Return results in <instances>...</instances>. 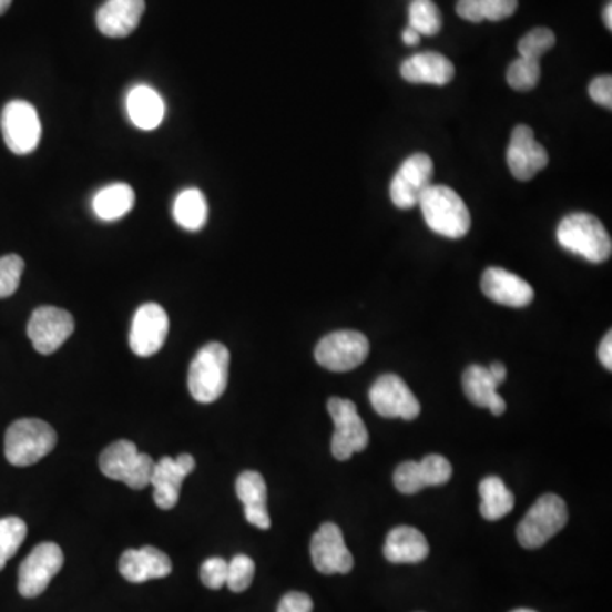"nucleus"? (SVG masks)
<instances>
[{"mask_svg": "<svg viewBox=\"0 0 612 612\" xmlns=\"http://www.w3.org/2000/svg\"><path fill=\"white\" fill-rule=\"evenodd\" d=\"M422 468L424 478H426L427 487H439V484L448 483L452 477V467L448 459L441 455H429L419 461Z\"/></svg>", "mask_w": 612, "mask_h": 612, "instance_id": "obj_37", "label": "nucleus"}, {"mask_svg": "<svg viewBox=\"0 0 612 612\" xmlns=\"http://www.w3.org/2000/svg\"><path fill=\"white\" fill-rule=\"evenodd\" d=\"M28 534V526L19 518L0 519V570L18 553Z\"/></svg>", "mask_w": 612, "mask_h": 612, "instance_id": "obj_31", "label": "nucleus"}, {"mask_svg": "<svg viewBox=\"0 0 612 612\" xmlns=\"http://www.w3.org/2000/svg\"><path fill=\"white\" fill-rule=\"evenodd\" d=\"M145 0H106L95 16L99 31L108 38H126L139 28Z\"/></svg>", "mask_w": 612, "mask_h": 612, "instance_id": "obj_20", "label": "nucleus"}, {"mask_svg": "<svg viewBox=\"0 0 612 612\" xmlns=\"http://www.w3.org/2000/svg\"><path fill=\"white\" fill-rule=\"evenodd\" d=\"M589 95L592 101L598 102L599 106L612 108V76L601 75L589 85Z\"/></svg>", "mask_w": 612, "mask_h": 612, "instance_id": "obj_39", "label": "nucleus"}, {"mask_svg": "<svg viewBox=\"0 0 612 612\" xmlns=\"http://www.w3.org/2000/svg\"><path fill=\"white\" fill-rule=\"evenodd\" d=\"M63 567V551L59 544L41 543L19 567V594L26 599L38 598L47 591L51 580Z\"/></svg>", "mask_w": 612, "mask_h": 612, "instance_id": "obj_11", "label": "nucleus"}, {"mask_svg": "<svg viewBox=\"0 0 612 612\" xmlns=\"http://www.w3.org/2000/svg\"><path fill=\"white\" fill-rule=\"evenodd\" d=\"M328 414L334 420V438H332V455L339 461H347L356 452L368 448L369 432L365 422L357 414L354 401L334 397L328 400Z\"/></svg>", "mask_w": 612, "mask_h": 612, "instance_id": "obj_7", "label": "nucleus"}, {"mask_svg": "<svg viewBox=\"0 0 612 612\" xmlns=\"http://www.w3.org/2000/svg\"><path fill=\"white\" fill-rule=\"evenodd\" d=\"M410 28L420 37H436L442 28V16L432 0H414L408 9Z\"/></svg>", "mask_w": 612, "mask_h": 612, "instance_id": "obj_30", "label": "nucleus"}, {"mask_svg": "<svg viewBox=\"0 0 612 612\" xmlns=\"http://www.w3.org/2000/svg\"><path fill=\"white\" fill-rule=\"evenodd\" d=\"M394 483L398 492L405 493V496H414L427 487L422 468L416 461H405V463L398 465L394 475Z\"/></svg>", "mask_w": 612, "mask_h": 612, "instance_id": "obj_36", "label": "nucleus"}, {"mask_svg": "<svg viewBox=\"0 0 612 612\" xmlns=\"http://www.w3.org/2000/svg\"><path fill=\"white\" fill-rule=\"evenodd\" d=\"M481 292L492 302L510 308H524L534 299V289L528 280L502 267H489L484 271L481 276Z\"/></svg>", "mask_w": 612, "mask_h": 612, "instance_id": "obj_18", "label": "nucleus"}, {"mask_svg": "<svg viewBox=\"0 0 612 612\" xmlns=\"http://www.w3.org/2000/svg\"><path fill=\"white\" fill-rule=\"evenodd\" d=\"M541 67L538 60L522 59L510 63L507 69V84L518 92H529L540 84Z\"/></svg>", "mask_w": 612, "mask_h": 612, "instance_id": "obj_32", "label": "nucleus"}, {"mask_svg": "<svg viewBox=\"0 0 612 612\" xmlns=\"http://www.w3.org/2000/svg\"><path fill=\"white\" fill-rule=\"evenodd\" d=\"M599 361L602 363L608 371L612 369V334L608 332V336L602 339L601 346H599Z\"/></svg>", "mask_w": 612, "mask_h": 612, "instance_id": "obj_41", "label": "nucleus"}, {"mask_svg": "<svg viewBox=\"0 0 612 612\" xmlns=\"http://www.w3.org/2000/svg\"><path fill=\"white\" fill-rule=\"evenodd\" d=\"M604 24L605 28H608L609 31L612 30V4L609 2L608 6H605L604 9Z\"/></svg>", "mask_w": 612, "mask_h": 612, "instance_id": "obj_44", "label": "nucleus"}, {"mask_svg": "<svg viewBox=\"0 0 612 612\" xmlns=\"http://www.w3.org/2000/svg\"><path fill=\"white\" fill-rule=\"evenodd\" d=\"M6 145L16 155H28L40 145L41 121L33 104L11 101L0 116Z\"/></svg>", "mask_w": 612, "mask_h": 612, "instance_id": "obj_9", "label": "nucleus"}, {"mask_svg": "<svg viewBox=\"0 0 612 612\" xmlns=\"http://www.w3.org/2000/svg\"><path fill=\"white\" fill-rule=\"evenodd\" d=\"M499 382L490 375L489 368L483 366H468L463 373V390L468 400L480 408H490L493 416H502L506 412V400L500 397Z\"/></svg>", "mask_w": 612, "mask_h": 612, "instance_id": "obj_24", "label": "nucleus"}, {"mask_svg": "<svg viewBox=\"0 0 612 612\" xmlns=\"http://www.w3.org/2000/svg\"><path fill=\"white\" fill-rule=\"evenodd\" d=\"M75 330L72 315L57 306H40L31 315L28 336L34 349L43 356L59 350Z\"/></svg>", "mask_w": 612, "mask_h": 612, "instance_id": "obj_12", "label": "nucleus"}, {"mask_svg": "<svg viewBox=\"0 0 612 612\" xmlns=\"http://www.w3.org/2000/svg\"><path fill=\"white\" fill-rule=\"evenodd\" d=\"M169 334L167 312L157 303H145L136 310L130 330V347L140 357H150L164 347Z\"/></svg>", "mask_w": 612, "mask_h": 612, "instance_id": "obj_16", "label": "nucleus"}, {"mask_svg": "<svg viewBox=\"0 0 612 612\" xmlns=\"http://www.w3.org/2000/svg\"><path fill=\"white\" fill-rule=\"evenodd\" d=\"M369 401L385 419L414 420L419 417L420 404L407 382L397 375H382L373 382Z\"/></svg>", "mask_w": 612, "mask_h": 612, "instance_id": "obj_10", "label": "nucleus"}, {"mask_svg": "<svg viewBox=\"0 0 612 612\" xmlns=\"http://www.w3.org/2000/svg\"><path fill=\"white\" fill-rule=\"evenodd\" d=\"M480 514L487 521H500L514 509V496L502 478L487 477L480 483Z\"/></svg>", "mask_w": 612, "mask_h": 612, "instance_id": "obj_27", "label": "nucleus"}, {"mask_svg": "<svg viewBox=\"0 0 612 612\" xmlns=\"http://www.w3.org/2000/svg\"><path fill=\"white\" fill-rule=\"evenodd\" d=\"M314 611V601L310 595L303 592H289L280 599L277 605V612H312Z\"/></svg>", "mask_w": 612, "mask_h": 612, "instance_id": "obj_40", "label": "nucleus"}, {"mask_svg": "<svg viewBox=\"0 0 612 612\" xmlns=\"http://www.w3.org/2000/svg\"><path fill=\"white\" fill-rule=\"evenodd\" d=\"M155 461L145 452H139L135 442H113L102 451L99 468L110 480L123 481L130 489L143 490L150 484Z\"/></svg>", "mask_w": 612, "mask_h": 612, "instance_id": "obj_6", "label": "nucleus"}, {"mask_svg": "<svg viewBox=\"0 0 612 612\" xmlns=\"http://www.w3.org/2000/svg\"><path fill=\"white\" fill-rule=\"evenodd\" d=\"M194 468H196V459L190 452L178 455L177 458L164 456L159 459L153 467L152 478H150V484L153 487V500L157 503L159 509L171 510L177 506L183 481Z\"/></svg>", "mask_w": 612, "mask_h": 612, "instance_id": "obj_15", "label": "nucleus"}, {"mask_svg": "<svg viewBox=\"0 0 612 612\" xmlns=\"http://www.w3.org/2000/svg\"><path fill=\"white\" fill-rule=\"evenodd\" d=\"M558 244L589 263L601 264L611 257L612 241L598 216L572 213L557 228Z\"/></svg>", "mask_w": 612, "mask_h": 612, "instance_id": "obj_1", "label": "nucleus"}, {"mask_svg": "<svg viewBox=\"0 0 612 612\" xmlns=\"http://www.w3.org/2000/svg\"><path fill=\"white\" fill-rule=\"evenodd\" d=\"M419 206L427 226L434 234L448 238H463L470 232V210L451 187L430 184L420 197Z\"/></svg>", "mask_w": 612, "mask_h": 612, "instance_id": "obj_2", "label": "nucleus"}, {"mask_svg": "<svg viewBox=\"0 0 612 612\" xmlns=\"http://www.w3.org/2000/svg\"><path fill=\"white\" fill-rule=\"evenodd\" d=\"M255 575V563L247 554H237L228 561V575L226 585L232 592H244L251 586Z\"/></svg>", "mask_w": 612, "mask_h": 612, "instance_id": "obj_35", "label": "nucleus"}, {"mask_svg": "<svg viewBox=\"0 0 612 612\" xmlns=\"http://www.w3.org/2000/svg\"><path fill=\"white\" fill-rule=\"evenodd\" d=\"M550 162L547 149L536 142L534 132L526 124L514 128L507 149V165L518 181H531Z\"/></svg>", "mask_w": 612, "mask_h": 612, "instance_id": "obj_17", "label": "nucleus"}, {"mask_svg": "<svg viewBox=\"0 0 612 612\" xmlns=\"http://www.w3.org/2000/svg\"><path fill=\"white\" fill-rule=\"evenodd\" d=\"M174 220L178 226L190 232H197L208 222V203L196 187L178 193L174 201Z\"/></svg>", "mask_w": 612, "mask_h": 612, "instance_id": "obj_28", "label": "nucleus"}, {"mask_svg": "<svg viewBox=\"0 0 612 612\" xmlns=\"http://www.w3.org/2000/svg\"><path fill=\"white\" fill-rule=\"evenodd\" d=\"M12 0H0V16L8 12L9 6H11Z\"/></svg>", "mask_w": 612, "mask_h": 612, "instance_id": "obj_45", "label": "nucleus"}, {"mask_svg": "<svg viewBox=\"0 0 612 612\" xmlns=\"http://www.w3.org/2000/svg\"><path fill=\"white\" fill-rule=\"evenodd\" d=\"M368 354V337L356 330L332 332L315 347V359L318 365L334 373L356 369L366 361Z\"/></svg>", "mask_w": 612, "mask_h": 612, "instance_id": "obj_8", "label": "nucleus"}, {"mask_svg": "<svg viewBox=\"0 0 612 612\" xmlns=\"http://www.w3.org/2000/svg\"><path fill=\"white\" fill-rule=\"evenodd\" d=\"M518 0H459L456 12L470 22H499L518 11Z\"/></svg>", "mask_w": 612, "mask_h": 612, "instance_id": "obj_29", "label": "nucleus"}, {"mask_svg": "<svg viewBox=\"0 0 612 612\" xmlns=\"http://www.w3.org/2000/svg\"><path fill=\"white\" fill-rule=\"evenodd\" d=\"M557 43V37L553 31L548 28H536V30L529 31L526 37L519 41L518 50L521 53L522 59L538 60L540 62L541 57Z\"/></svg>", "mask_w": 612, "mask_h": 612, "instance_id": "obj_33", "label": "nucleus"}, {"mask_svg": "<svg viewBox=\"0 0 612 612\" xmlns=\"http://www.w3.org/2000/svg\"><path fill=\"white\" fill-rule=\"evenodd\" d=\"M401 76L410 84L446 85L455 79V65L436 51H424L405 60L400 67Z\"/></svg>", "mask_w": 612, "mask_h": 612, "instance_id": "obj_21", "label": "nucleus"}, {"mask_svg": "<svg viewBox=\"0 0 612 612\" xmlns=\"http://www.w3.org/2000/svg\"><path fill=\"white\" fill-rule=\"evenodd\" d=\"M172 561L164 551L145 547L128 550L120 558V573L132 583L149 582L171 575Z\"/></svg>", "mask_w": 612, "mask_h": 612, "instance_id": "obj_19", "label": "nucleus"}, {"mask_svg": "<svg viewBox=\"0 0 612 612\" xmlns=\"http://www.w3.org/2000/svg\"><path fill=\"white\" fill-rule=\"evenodd\" d=\"M310 554L315 569L324 575L349 573L354 567L353 553L347 550L343 531L334 522H325L315 532Z\"/></svg>", "mask_w": 612, "mask_h": 612, "instance_id": "obj_14", "label": "nucleus"}, {"mask_svg": "<svg viewBox=\"0 0 612 612\" xmlns=\"http://www.w3.org/2000/svg\"><path fill=\"white\" fill-rule=\"evenodd\" d=\"M569 522L565 500L547 493L532 503L518 526V540L526 550L544 547Z\"/></svg>", "mask_w": 612, "mask_h": 612, "instance_id": "obj_5", "label": "nucleus"}, {"mask_svg": "<svg viewBox=\"0 0 612 612\" xmlns=\"http://www.w3.org/2000/svg\"><path fill=\"white\" fill-rule=\"evenodd\" d=\"M133 204H135V191L132 186L121 183L104 187L92 200L95 215L104 222L123 218L132 212Z\"/></svg>", "mask_w": 612, "mask_h": 612, "instance_id": "obj_26", "label": "nucleus"}, {"mask_svg": "<svg viewBox=\"0 0 612 612\" xmlns=\"http://www.w3.org/2000/svg\"><path fill=\"white\" fill-rule=\"evenodd\" d=\"M57 446V432L40 419H19L6 432V458L12 467H31Z\"/></svg>", "mask_w": 612, "mask_h": 612, "instance_id": "obj_4", "label": "nucleus"}, {"mask_svg": "<svg viewBox=\"0 0 612 612\" xmlns=\"http://www.w3.org/2000/svg\"><path fill=\"white\" fill-rule=\"evenodd\" d=\"M230 353L223 344L201 347L190 366L191 397L200 404H213L225 394L228 385Z\"/></svg>", "mask_w": 612, "mask_h": 612, "instance_id": "obj_3", "label": "nucleus"}, {"mask_svg": "<svg viewBox=\"0 0 612 612\" xmlns=\"http://www.w3.org/2000/svg\"><path fill=\"white\" fill-rule=\"evenodd\" d=\"M432 159L426 153H414L398 169L391 181L390 196L395 206L400 210H410L419 204L432 181Z\"/></svg>", "mask_w": 612, "mask_h": 612, "instance_id": "obj_13", "label": "nucleus"}, {"mask_svg": "<svg viewBox=\"0 0 612 612\" xmlns=\"http://www.w3.org/2000/svg\"><path fill=\"white\" fill-rule=\"evenodd\" d=\"M24 261L16 254L0 257V298H9L18 292Z\"/></svg>", "mask_w": 612, "mask_h": 612, "instance_id": "obj_34", "label": "nucleus"}, {"mask_svg": "<svg viewBox=\"0 0 612 612\" xmlns=\"http://www.w3.org/2000/svg\"><path fill=\"white\" fill-rule=\"evenodd\" d=\"M489 371L499 385H502V382L506 381L507 368L502 365V363H493V365L490 366Z\"/></svg>", "mask_w": 612, "mask_h": 612, "instance_id": "obj_42", "label": "nucleus"}, {"mask_svg": "<svg viewBox=\"0 0 612 612\" xmlns=\"http://www.w3.org/2000/svg\"><path fill=\"white\" fill-rule=\"evenodd\" d=\"M237 497L244 503L245 519L255 528H271L269 510H267V487L263 475L257 471H244L237 478Z\"/></svg>", "mask_w": 612, "mask_h": 612, "instance_id": "obj_22", "label": "nucleus"}, {"mask_svg": "<svg viewBox=\"0 0 612 612\" xmlns=\"http://www.w3.org/2000/svg\"><path fill=\"white\" fill-rule=\"evenodd\" d=\"M382 551L390 563H420L429 557L430 548L419 529L398 526L387 536Z\"/></svg>", "mask_w": 612, "mask_h": 612, "instance_id": "obj_23", "label": "nucleus"}, {"mask_svg": "<svg viewBox=\"0 0 612 612\" xmlns=\"http://www.w3.org/2000/svg\"><path fill=\"white\" fill-rule=\"evenodd\" d=\"M401 40H404V43L407 44V47H416V44L420 43V34L408 26L407 30H405L404 34H401Z\"/></svg>", "mask_w": 612, "mask_h": 612, "instance_id": "obj_43", "label": "nucleus"}, {"mask_svg": "<svg viewBox=\"0 0 612 612\" xmlns=\"http://www.w3.org/2000/svg\"><path fill=\"white\" fill-rule=\"evenodd\" d=\"M128 116L140 130L152 132L161 126L165 116L164 99L149 85H136L126 99Z\"/></svg>", "mask_w": 612, "mask_h": 612, "instance_id": "obj_25", "label": "nucleus"}, {"mask_svg": "<svg viewBox=\"0 0 612 612\" xmlns=\"http://www.w3.org/2000/svg\"><path fill=\"white\" fill-rule=\"evenodd\" d=\"M201 582L204 585L212 589V591H218L223 585H226V575H228V561L223 558H208L201 565L200 570Z\"/></svg>", "mask_w": 612, "mask_h": 612, "instance_id": "obj_38", "label": "nucleus"}, {"mask_svg": "<svg viewBox=\"0 0 612 612\" xmlns=\"http://www.w3.org/2000/svg\"><path fill=\"white\" fill-rule=\"evenodd\" d=\"M512 612H536V611H531V609H516V611H512Z\"/></svg>", "mask_w": 612, "mask_h": 612, "instance_id": "obj_46", "label": "nucleus"}]
</instances>
